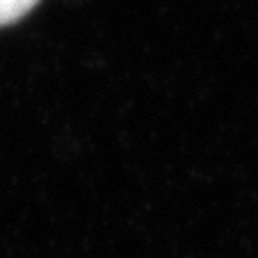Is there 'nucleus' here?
Returning a JSON list of instances; mask_svg holds the SVG:
<instances>
[{
    "mask_svg": "<svg viewBox=\"0 0 258 258\" xmlns=\"http://www.w3.org/2000/svg\"><path fill=\"white\" fill-rule=\"evenodd\" d=\"M39 0H0V25H12L23 19Z\"/></svg>",
    "mask_w": 258,
    "mask_h": 258,
    "instance_id": "nucleus-1",
    "label": "nucleus"
}]
</instances>
